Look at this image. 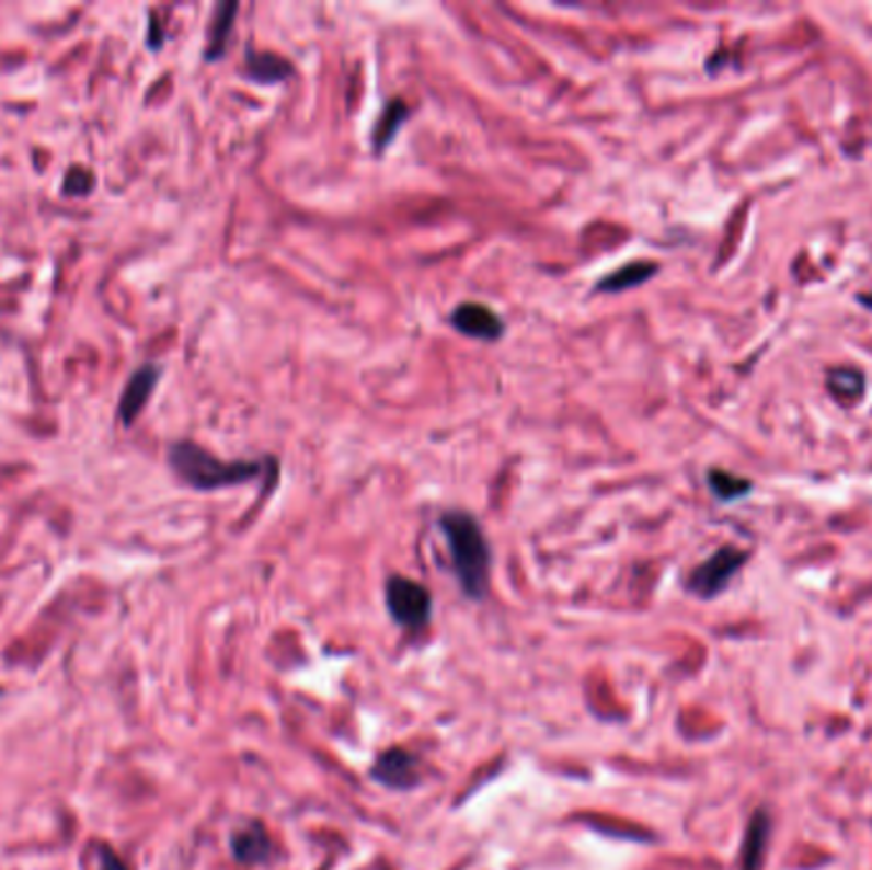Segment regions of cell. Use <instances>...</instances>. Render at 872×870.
<instances>
[{
	"mask_svg": "<svg viewBox=\"0 0 872 870\" xmlns=\"http://www.w3.org/2000/svg\"><path fill=\"white\" fill-rule=\"evenodd\" d=\"M658 274V263L653 261H635V263H626V266L612 271V274H607L605 278H599L597 282V291L603 294H618V291H628V289H635V286H641L649 282Z\"/></svg>",
	"mask_w": 872,
	"mask_h": 870,
	"instance_id": "9c48e42d",
	"label": "cell"
},
{
	"mask_svg": "<svg viewBox=\"0 0 872 870\" xmlns=\"http://www.w3.org/2000/svg\"><path fill=\"white\" fill-rule=\"evenodd\" d=\"M710 488L720 501H737L753 491V483L745 478L730 476L725 470H710Z\"/></svg>",
	"mask_w": 872,
	"mask_h": 870,
	"instance_id": "9a60e30c",
	"label": "cell"
},
{
	"mask_svg": "<svg viewBox=\"0 0 872 870\" xmlns=\"http://www.w3.org/2000/svg\"><path fill=\"white\" fill-rule=\"evenodd\" d=\"M451 328L462 332L467 337L482 340V343H495L503 337L505 324L493 309L485 305H459L449 317Z\"/></svg>",
	"mask_w": 872,
	"mask_h": 870,
	"instance_id": "5b68a950",
	"label": "cell"
},
{
	"mask_svg": "<svg viewBox=\"0 0 872 870\" xmlns=\"http://www.w3.org/2000/svg\"><path fill=\"white\" fill-rule=\"evenodd\" d=\"M770 820L766 812H755L743 843V870H762V860L768 852Z\"/></svg>",
	"mask_w": 872,
	"mask_h": 870,
	"instance_id": "30bf717a",
	"label": "cell"
},
{
	"mask_svg": "<svg viewBox=\"0 0 872 870\" xmlns=\"http://www.w3.org/2000/svg\"><path fill=\"white\" fill-rule=\"evenodd\" d=\"M439 526L447 536L451 562L462 585L464 595L478 600L487 593L490 580V547L480 524L462 511H449L439 518Z\"/></svg>",
	"mask_w": 872,
	"mask_h": 870,
	"instance_id": "7a4b0ae2",
	"label": "cell"
},
{
	"mask_svg": "<svg viewBox=\"0 0 872 870\" xmlns=\"http://www.w3.org/2000/svg\"><path fill=\"white\" fill-rule=\"evenodd\" d=\"M169 462L176 476L186 485L197 488V491H217V488L248 483V480L261 478V472H266L268 468H276L274 460L225 462L220 457L209 455L207 449L194 445V442H176L169 449Z\"/></svg>",
	"mask_w": 872,
	"mask_h": 870,
	"instance_id": "6da1fadb",
	"label": "cell"
},
{
	"mask_svg": "<svg viewBox=\"0 0 872 870\" xmlns=\"http://www.w3.org/2000/svg\"><path fill=\"white\" fill-rule=\"evenodd\" d=\"M238 5L236 3H220L215 11L213 31H209V46H207V59H217L225 54V46H228V36L232 31V23H236Z\"/></svg>",
	"mask_w": 872,
	"mask_h": 870,
	"instance_id": "5bb4252c",
	"label": "cell"
},
{
	"mask_svg": "<svg viewBox=\"0 0 872 870\" xmlns=\"http://www.w3.org/2000/svg\"><path fill=\"white\" fill-rule=\"evenodd\" d=\"M161 370L156 365H141L130 380L126 384V391H123L118 401V416L123 424H134L141 411L146 409L148 399H151L156 384H159Z\"/></svg>",
	"mask_w": 872,
	"mask_h": 870,
	"instance_id": "52a82bcc",
	"label": "cell"
},
{
	"mask_svg": "<svg viewBox=\"0 0 872 870\" xmlns=\"http://www.w3.org/2000/svg\"><path fill=\"white\" fill-rule=\"evenodd\" d=\"M409 105H403V100H391V103L386 105V111L380 113V118L376 123V130H372V149L378 153L386 151L391 141L399 134L403 123L409 118Z\"/></svg>",
	"mask_w": 872,
	"mask_h": 870,
	"instance_id": "7c38bea8",
	"label": "cell"
},
{
	"mask_svg": "<svg viewBox=\"0 0 872 870\" xmlns=\"http://www.w3.org/2000/svg\"><path fill=\"white\" fill-rule=\"evenodd\" d=\"M747 562L745 551H739L735 547H722L720 551L697 566L689 577V589L704 600L710 597H718L722 589L730 585V580L739 572V566Z\"/></svg>",
	"mask_w": 872,
	"mask_h": 870,
	"instance_id": "277c9868",
	"label": "cell"
},
{
	"mask_svg": "<svg viewBox=\"0 0 872 870\" xmlns=\"http://www.w3.org/2000/svg\"><path fill=\"white\" fill-rule=\"evenodd\" d=\"M386 603L395 623L403 628H422L432 618V595L418 582L393 574L386 582Z\"/></svg>",
	"mask_w": 872,
	"mask_h": 870,
	"instance_id": "3957f363",
	"label": "cell"
},
{
	"mask_svg": "<svg viewBox=\"0 0 872 870\" xmlns=\"http://www.w3.org/2000/svg\"><path fill=\"white\" fill-rule=\"evenodd\" d=\"M271 852H274V845H271L268 833L259 822H253V825H248L245 829L232 835V856H236L238 863H266Z\"/></svg>",
	"mask_w": 872,
	"mask_h": 870,
	"instance_id": "ba28073f",
	"label": "cell"
},
{
	"mask_svg": "<svg viewBox=\"0 0 872 870\" xmlns=\"http://www.w3.org/2000/svg\"><path fill=\"white\" fill-rule=\"evenodd\" d=\"M372 776L391 789H411L422 781V760L403 748H391L376 760Z\"/></svg>",
	"mask_w": 872,
	"mask_h": 870,
	"instance_id": "8992f818",
	"label": "cell"
},
{
	"mask_svg": "<svg viewBox=\"0 0 872 870\" xmlns=\"http://www.w3.org/2000/svg\"><path fill=\"white\" fill-rule=\"evenodd\" d=\"M245 67L248 75L253 77L255 82H282L286 77L294 75V67L284 57L271 51H253L248 49L245 54Z\"/></svg>",
	"mask_w": 872,
	"mask_h": 870,
	"instance_id": "8fae6325",
	"label": "cell"
},
{
	"mask_svg": "<svg viewBox=\"0 0 872 870\" xmlns=\"http://www.w3.org/2000/svg\"><path fill=\"white\" fill-rule=\"evenodd\" d=\"M90 184H92L90 172H84V169H72V172L67 174L65 192L67 194H84V192H90Z\"/></svg>",
	"mask_w": 872,
	"mask_h": 870,
	"instance_id": "e0dca14e",
	"label": "cell"
},
{
	"mask_svg": "<svg viewBox=\"0 0 872 870\" xmlns=\"http://www.w3.org/2000/svg\"><path fill=\"white\" fill-rule=\"evenodd\" d=\"M827 386L842 403H854L865 391V376L854 368H835L827 373Z\"/></svg>",
	"mask_w": 872,
	"mask_h": 870,
	"instance_id": "4fadbf2b",
	"label": "cell"
},
{
	"mask_svg": "<svg viewBox=\"0 0 872 870\" xmlns=\"http://www.w3.org/2000/svg\"><path fill=\"white\" fill-rule=\"evenodd\" d=\"M82 866L84 870H128L105 843H92L88 856L82 858Z\"/></svg>",
	"mask_w": 872,
	"mask_h": 870,
	"instance_id": "2e32d148",
	"label": "cell"
},
{
	"mask_svg": "<svg viewBox=\"0 0 872 870\" xmlns=\"http://www.w3.org/2000/svg\"><path fill=\"white\" fill-rule=\"evenodd\" d=\"M860 301H862V305H868V307L872 309V297H860Z\"/></svg>",
	"mask_w": 872,
	"mask_h": 870,
	"instance_id": "ac0fdd59",
	"label": "cell"
}]
</instances>
